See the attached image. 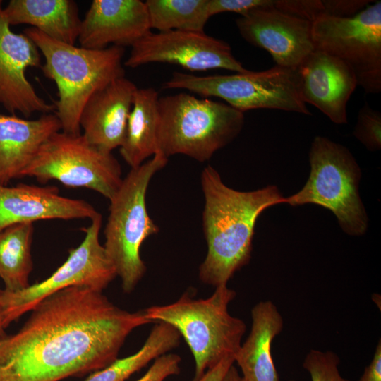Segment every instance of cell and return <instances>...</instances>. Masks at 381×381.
I'll list each match as a JSON object with an SVG mask.
<instances>
[{
	"label": "cell",
	"instance_id": "obj_30",
	"mask_svg": "<svg viewBox=\"0 0 381 381\" xmlns=\"http://www.w3.org/2000/svg\"><path fill=\"white\" fill-rule=\"evenodd\" d=\"M273 3L272 0H209V13L210 16L223 12H234L243 16L253 8Z\"/></svg>",
	"mask_w": 381,
	"mask_h": 381
},
{
	"label": "cell",
	"instance_id": "obj_5",
	"mask_svg": "<svg viewBox=\"0 0 381 381\" xmlns=\"http://www.w3.org/2000/svg\"><path fill=\"white\" fill-rule=\"evenodd\" d=\"M159 152L183 155L200 162L231 143L244 125V114L226 103L188 92L159 97Z\"/></svg>",
	"mask_w": 381,
	"mask_h": 381
},
{
	"label": "cell",
	"instance_id": "obj_13",
	"mask_svg": "<svg viewBox=\"0 0 381 381\" xmlns=\"http://www.w3.org/2000/svg\"><path fill=\"white\" fill-rule=\"evenodd\" d=\"M241 37L266 50L276 66L295 69L314 49L312 22L274 6L253 8L236 19Z\"/></svg>",
	"mask_w": 381,
	"mask_h": 381
},
{
	"label": "cell",
	"instance_id": "obj_1",
	"mask_svg": "<svg viewBox=\"0 0 381 381\" xmlns=\"http://www.w3.org/2000/svg\"><path fill=\"white\" fill-rule=\"evenodd\" d=\"M16 334L0 339V381H60L101 370L127 337L152 322L103 294L72 286L40 301Z\"/></svg>",
	"mask_w": 381,
	"mask_h": 381
},
{
	"label": "cell",
	"instance_id": "obj_23",
	"mask_svg": "<svg viewBox=\"0 0 381 381\" xmlns=\"http://www.w3.org/2000/svg\"><path fill=\"white\" fill-rule=\"evenodd\" d=\"M33 233L32 222L16 224L0 232V278L6 291H17L30 285Z\"/></svg>",
	"mask_w": 381,
	"mask_h": 381
},
{
	"label": "cell",
	"instance_id": "obj_27",
	"mask_svg": "<svg viewBox=\"0 0 381 381\" xmlns=\"http://www.w3.org/2000/svg\"><path fill=\"white\" fill-rule=\"evenodd\" d=\"M353 135L370 151L381 147V114L365 102L360 109Z\"/></svg>",
	"mask_w": 381,
	"mask_h": 381
},
{
	"label": "cell",
	"instance_id": "obj_15",
	"mask_svg": "<svg viewBox=\"0 0 381 381\" xmlns=\"http://www.w3.org/2000/svg\"><path fill=\"white\" fill-rule=\"evenodd\" d=\"M302 101L333 123H347L346 105L358 83L353 71L339 59L314 49L294 69Z\"/></svg>",
	"mask_w": 381,
	"mask_h": 381
},
{
	"label": "cell",
	"instance_id": "obj_8",
	"mask_svg": "<svg viewBox=\"0 0 381 381\" xmlns=\"http://www.w3.org/2000/svg\"><path fill=\"white\" fill-rule=\"evenodd\" d=\"M162 88L183 89L205 97H219L243 113L270 109L311 115L300 97L295 70L278 66L231 75L200 76L174 72Z\"/></svg>",
	"mask_w": 381,
	"mask_h": 381
},
{
	"label": "cell",
	"instance_id": "obj_2",
	"mask_svg": "<svg viewBox=\"0 0 381 381\" xmlns=\"http://www.w3.org/2000/svg\"><path fill=\"white\" fill-rule=\"evenodd\" d=\"M200 181L207 251L199 267V278L217 287L227 284L249 262L258 218L266 209L284 203V197L274 185L251 191L233 189L210 165L202 169Z\"/></svg>",
	"mask_w": 381,
	"mask_h": 381
},
{
	"label": "cell",
	"instance_id": "obj_14",
	"mask_svg": "<svg viewBox=\"0 0 381 381\" xmlns=\"http://www.w3.org/2000/svg\"><path fill=\"white\" fill-rule=\"evenodd\" d=\"M32 67H41V53L28 37L11 30L0 1V104L12 115L19 112L29 117L56 110L28 80L26 71Z\"/></svg>",
	"mask_w": 381,
	"mask_h": 381
},
{
	"label": "cell",
	"instance_id": "obj_11",
	"mask_svg": "<svg viewBox=\"0 0 381 381\" xmlns=\"http://www.w3.org/2000/svg\"><path fill=\"white\" fill-rule=\"evenodd\" d=\"M315 49L344 63L367 94L381 92V1L351 18L322 15L312 22Z\"/></svg>",
	"mask_w": 381,
	"mask_h": 381
},
{
	"label": "cell",
	"instance_id": "obj_10",
	"mask_svg": "<svg viewBox=\"0 0 381 381\" xmlns=\"http://www.w3.org/2000/svg\"><path fill=\"white\" fill-rule=\"evenodd\" d=\"M83 228L81 243L69 250L66 260L46 279L17 291L1 290L0 310L4 329L31 311L49 296L72 286H85L103 291L117 276L114 265L99 242L102 215L97 213Z\"/></svg>",
	"mask_w": 381,
	"mask_h": 381
},
{
	"label": "cell",
	"instance_id": "obj_25",
	"mask_svg": "<svg viewBox=\"0 0 381 381\" xmlns=\"http://www.w3.org/2000/svg\"><path fill=\"white\" fill-rule=\"evenodd\" d=\"M151 29L204 32L211 17L209 0H147Z\"/></svg>",
	"mask_w": 381,
	"mask_h": 381
},
{
	"label": "cell",
	"instance_id": "obj_7",
	"mask_svg": "<svg viewBox=\"0 0 381 381\" xmlns=\"http://www.w3.org/2000/svg\"><path fill=\"white\" fill-rule=\"evenodd\" d=\"M309 162L310 172L306 184L284 198V203L293 207L320 205L336 216L346 234L363 235L368 217L358 192L361 169L352 154L339 143L316 136L310 145Z\"/></svg>",
	"mask_w": 381,
	"mask_h": 381
},
{
	"label": "cell",
	"instance_id": "obj_16",
	"mask_svg": "<svg viewBox=\"0 0 381 381\" xmlns=\"http://www.w3.org/2000/svg\"><path fill=\"white\" fill-rule=\"evenodd\" d=\"M151 31L145 1L94 0L82 20L80 47L102 49L109 44L132 46Z\"/></svg>",
	"mask_w": 381,
	"mask_h": 381
},
{
	"label": "cell",
	"instance_id": "obj_17",
	"mask_svg": "<svg viewBox=\"0 0 381 381\" xmlns=\"http://www.w3.org/2000/svg\"><path fill=\"white\" fill-rule=\"evenodd\" d=\"M98 212L84 200L62 196L54 186L0 185V232L19 223L44 219H91Z\"/></svg>",
	"mask_w": 381,
	"mask_h": 381
},
{
	"label": "cell",
	"instance_id": "obj_36",
	"mask_svg": "<svg viewBox=\"0 0 381 381\" xmlns=\"http://www.w3.org/2000/svg\"><path fill=\"white\" fill-rule=\"evenodd\" d=\"M290 381H295V380H290Z\"/></svg>",
	"mask_w": 381,
	"mask_h": 381
},
{
	"label": "cell",
	"instance_id": "obj_24",
	"mask_svg": "<svg viewBox=\"0 0 381 381\" xmlns=\"http://www.w3.org/2000/svg\"><path fill=\"white\" fill-rule=\"evenodd\" d=\"M181 338L174 327L158 322L137 352L125 358H116L108 366L92 373L83 381H125L151 361L177 347Z\"/></svg>",
	"mask_w": 381,
	"mask_h": 381
},
{
	"label": "cell",
	"instance_id": "obj_31",
	"mask_svg": "<svg viewBox=\"0 0 381 381\" xmlns=\"http://www.w3.org/2000/svg\"><path fill=\"white\" fill-rule=\"evenodd\" d=\"M324 14L336 18H351L358 13L373 1L368 0H322Z\"/></svg>",
	"mask_w": 381,
	"mask_h": 381
},
{
	"label": "cell",
	"instance_id": "obj_20",
	"mask_svg": "<svg viewBox=\"0 0 381 381\" xmlns=\"http://www.w3.org/2000/svg\"><path fill=\"white\" fill-rule=\"evenodd\" d=\"M251 319L249 335L234 356L241 370V380L279 381L271 346L283 329V318L276 305L267 300L253 306Z\"/></svg>",
	"mask_w": 381,
	"mask_h": 381
},
{
	"label": "cell",
	"instance_id": "obj_21",
	"mask_svg": "<svg viewBox=\"0 0 381 381\" xmlns=\"http://www.w3.org/2000/svg\"><path fill=\"white\" fill-rule=\"evenodd\" d=\"M10 25L27 24L48 37L75 45L82 20L72 0H11L3 8Z\"/></svg>",
	"mask_w": 381,
	"mask_h": 381
},
{
	"label": "cell",
	"instance_id": "obj_28",
	"mask_svg": "<svg viewBox=\"0 0 381 381\" xmlns=\"http://www.w3.org/2000/svg\"><path fill=\"white\" fill-rule=\"evenodd\" d=\"M274 6L286 13L313 22L324 14L322 0H277Z\"/></svg>",
	"mask_w": 381,
	"mask_h": 381
},
{
	"label": "cell",
	"instance_id": "obj_26",
	"mask_svg": "<svg viewBox=\"0 0 381 381\" xmlns=\"http://www.w3.org/2000/svg\"><path fill=\"white\" fill-rule=\"evenodd\" d=\"M339 362V356L332 351L311 349L304 358L303 367L311 381H350L340 374Z\"/></svg>",
	"mask_w": 381,
	"mask_h": 381
},
{
	"label": "cell",
	"instance_id": "obj_18",
	"mask_svg": "<svg viewBox=\"0 0 381 381\" xmlns=\"http://www.w3.org/2000/svg\"><path fill=\"white\" fill-rule=\"evenodd\" d=\"M137 89L124 76L113 80L88 99L79 123L82 135L90 144L110 152L121 147Z\"/></svg>",
	"mask_w": 381,
	"mask_h": 381
},
{
	"label": "cell",
	"instance_id": "obj_33",
	"mask_svg": "<svg viewBox=\"0 0 381 381\" xmlns=\"http://www.w3.org/2000/svg\"><path fill=\"white\" fill-rule=\"evenodd\" d=\"M358 381H381V343L379 341L370 363Z\"/></svg>",
	"mask_w": 381,
	"mask_h": 381
},
{
	"label": "cell",
	"instance_id": "obj_19",
	"mask_svg": "<svg viewBox=\"0 0 381 381\" xmlns=\"http://www.w3.org/2000/svg\"><path fill=\"white\" fill-rule=\"evenodd\" d=\"M61 130L55 114L33 120L0 114V185L22 178L42 145Z\"/></svg>",
	"mask_w": 381,
	"mask_h": 381
},
{
	"label": "cell",
	"instance_id": "obj_29",
	"mask_svg": "<svg viewBox=\"0 0 381 381\" xmlns=\"http://www.w3.org/2000/svg\"><path fill=\"white\" fill-rule=\"evenodd\" d=\"M181 357L176 353H165L155 359L147 371L135 381H164L181 372Z\"/></svg>",
	"mask_w": 381,
	"mask_h": 381
},
{
	"label": "cell",
	"instance_id": "obj_35",
	"mask_svg": "<svg viewBox=\"0 0 381 381\" xmlns=\"http://www.w3.org/2000/svg\"><path fill=\"white\" fill-rule=\"evenodd\" d=\"M1 290L0 289V294H1ZM6 337V334L5 333L4 329L3 328L1 325V310H0V339L4 338Z\"/></svg>",
	"mask_w": 381,
	"mask_h": 381
},
{
	"label": "cell",
	"instance_id": "obj_9",
	"mask_svg": "<svg viewBox=\"0 0 381 381\" xmlns=\"http://www.w3.org/2000/svg\"><path fill=\"white\" fill-rule=\"evenodd\" d=\"M118 160L110 152L90 144L80 134L58 131L40 147L22 177L44 184L56 180L68 187L95 190L110 200L123 181Z\"/></svg>",
	"mask_w": 381,
	"mask_h": 381
},
{
	"label": "cell",
	"instance_id": "obj_12",
	"mask_svg": "<svg viewBox=\"0 0 381 381\" xmlns=\"http://www.w3.org/2000/svg\"><path fill=\"white\" fill-rule=\"evenodd\" d=\"M152 63L177 65L190 71L217 68L236 73L248 71L234 57L227 42L204 32L150 31L131 46L123 65L137 68Z\"/></svg>",
	"mask_w": 381,
	"mask_h": 381
},
{
	"label": "cell",
	"instance_id": "obj_22",
	"mask_svg": "<svg viewBox=\"0 0 381 381\" xmlns=\"http://www.w3.org/2000/svg\"><path fill=\"white\" fill-rule=\"evenodd\" d=\"M159 94L152 87L138 88L133 97L120 154L136 168L159 152Z\"/></svg>",
	"mask_w": 381,
	"mask_h": 381
},
{
	"label": "cell",
	"instance_id": "obj_3",
	"mask_svg": "<svg viewBox=\"0 0 381 381\" xmlns=\"http://www.w3.org/2000/svg\"><path fill=\"white\" fill-rule=\"evenodd\" d=\"M23 33L37 47L44 59L42 73L56 85L55 115L61 131L80 134V116L88 99L113 80L125 76L124 48L78 47L54 40L32 27Z\"/></svg>",
	"mask_w": 381,
	"mask_h": 381
},
{
	"label": "cell",
	"instance_id": "obj_6",
	"mask_svg": "<svg viewBox=\"0 0 381 381\" xmlns=\"http://www.w3.org/2000/svg\"><path fill=\"white\" fill-rule=\"evenodd\" d=\"M167 162L168 158L158 152L150 160L131 169L109 200L103 246L121 279L122 289L127 294L135 289L146 272L140 256L143 243L159 231L148 214L146 194L152 178Z\"/></svg>",
	"mask_w": 381,
	"mask_h": 381
},
{
	"label": "cell",
	"instance_id": "obj_4",
	"mask_svg": "<svg viewBox=\"0 0 381 381\" xmlns=\"http://www.w3.org/2000/svg\"><path fill=\"white\" fill-rule=\"evenodd\" d=\"M236 296V291L225 284L215 287L207 298H193L184 293L172 303L144 310L152 322H166L184 339L195 361L193 381L226 357H234L239 349L246 326L228 310Z\"/></svg>",
	"mask_w": 381,
	"mask_h": 381
},
{
	"label": "cell",
	"instance_id": "obj_34",
	"mask_svg": "<svg viewBox=\"0 0 381 381\" xmlns=\"http://www.w3.org/2000/svg\"><path fill=\"white\" fill-rule=\"evenodd\" d=\"M222 381H241V375L234 365L229 369Z\"/></svg>",
	"mask_w": 381,
	"mask_h": 381
},
{
	"label": "cell",
	"instance_id": "obj_32",
	"mask_svg": "<svg viewBox=\"0 0 381 381\" xmlns=\"http://www.w3.org/2000/svg\"><path fill=\"white\" fill-rule=\"evenodd\" d=\"M234 363V356L226 357L217 365L207 370L203 375L196 381H222Z\"/></svg>",
	"mask_w": 381,
	"mask_h": 381
}]
</instances>
